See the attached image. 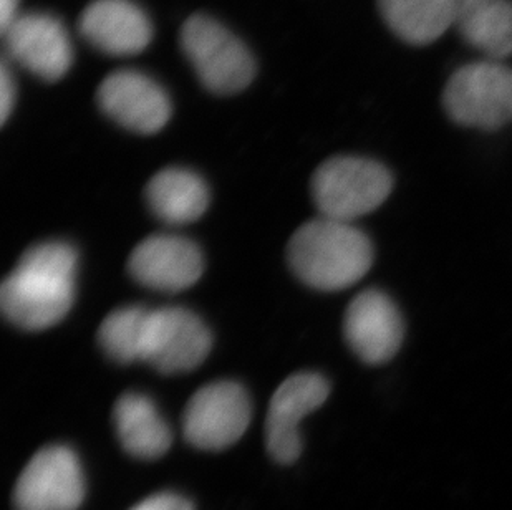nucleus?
<instances>
[{
	"instance_id": "nucleus-21",
	"label": "nucleus",
	"mask_w": 512,
	"mask_h": 510,
	"mask_svg": "<svg viewBox=\"0 0 512 510\" xmlns=\"http://www.w3.org/2000/svg\"><path fill=\"white\" fill-rule=\"evenodd\" d=\"M15 103V82L7 63L0 67V121L4 125Z\"/></svg>"
},
{
	"instance_id": "nucleus-5",
	"label": "nucleus",
	"mask_w": 512,
	"mask_h": 510,
	"mask_svg": "<svg viewBox=\"0 0 512 510\" xmlns=\"http://www.w3.org/2000/svg\"><path fill=\"white\" fill-rule=\"evenodd\" d=\"M181 47L204 87L218 95L242 92L256 75L246 45L206 15H193L184 22Z\"/></svg>"
},
{
	"instance_id": "nucleus-18",
	"label": "nucleus",
	"mask_w": 512,
	"mask_h": 510,
	"mask_svg": "<svg viewBox=\"0 0 512 510\" xmlns=\"http://www.w3.org/2000/svg\"><path fill=\"white\" fill-rule=\"evenodd\" d=\"M388 27L406 44L428 45L455 24L456 0H378Z\"/></svg>"
},
{
	"instance_id": "nucleus-16",
	"label": "nucleus",
	"mask_w": 512,
	"mask_h": 510,
	"mask_svg": "<svg viewBox=\"0 0 512 510\" xmlns=\"http://www.w3.org/2000/svg\"><path fill=\"white\" fill-rule=\"evenodd\" d=\"M453 27L488 60L512 55L511 0H456Z\"/></svg>"
},
{
	"instance_id": "nucleus-1",
	"label": "nucleus",
	"mask_w": 512,
	"mask_h": 510,
	"mask_svg": "<svg viewBox=\"0 0 512 510\" xmlns=\"http://www.w3.org/2000/svg\"><path fill=\"white\" fill-rule=\"evenodd\" d=\"M78 254L68 242L27 249L0 289V307L15 327L40 332L62 322L77 294Z\"/></svg>"
},
{
	"instance_id": "nucleus-20",
	"label": "nucleus",
	"mask_w": 512,
	"mask_h": 510,
	"mask_svg": "<svg viewBox=\"0 0 512 510\" xmlns=\"http://www.w3.org/2000/svg\"><path fill=\"white\" fill-rule=\"evenodd\" d=\"M130 510H194L193 502L174 492H160L146 497L145 501L131 507Z\"/></svg>"
},
{
	"instance_id": "nucleus-14",
	"label": "nucleus",
	"mask_w": 512,
	"mask_h": 510,
	"mask_svg": "<svg viewBox=\"0 0 512 510\" xmlns=\"http://www.w3.org/2000/svg\"><path fill=\"white\" fill-rule=\"evenodd\" d=\"M78 27L88 44L115 57L143 52L153 39L148 15L131 0H93Z\"/></svg>"
},
{
	"instance_id": "nucleus-4",
	"label": "nucleus",
	"mask_w": 512,
	"mask_h": 510,
	"mask_svg": "<svg viewBox=\"0 0 512 510\" xmlns=\"http://www.w3.org/2000/svg\"><path fill=\"white\" fill-rule=\"evenodd\" d=\"M451 120L461 126L494 131L512 123V67L481 60L459 68L443 93Z\"/></svg>"
},
{
	"instance_id": "nucleus-17",
	"label": "nucleus",
	"mask_w": 512,
	"mask_h": 510,
	"mask_svg": "<svg viewBox=\"0 0 512 510\" xmlns=\"http://www.w3.org/2000/svg\"><path fill=\"white\" fill-rule=\"evenodd\" d=\"M146 201L160 221L184 226L206 212L209 189L204 179L189 169L166 168L146 186Z\"/></svg>"
},
{
	"instance_id": "nucleus-11",
	"label": "nucleus",
	"mask_w": 512,
	"mask_h": 510,
	"mask_svg": "<svg viewBox=\"0 0 512 510\" xmlns=\"http://www.w3.org/2000/svg\"><path fill=\"white\" fill-rule=\"evenodd\" d=\"M131 277L158 292H183L204 272L203 254L193 241L174 234L146 237L128 259Z\"/></svg>"
},
{
	"instance_id": "nucleus-6",
	"label": "nucleus",
	"mask_w": 512,
	"mask_h": 510,
	"mask_svg": "<svg viewBox=\"0 0 512 510\" xmlns=\"http://www.w3.org/2000/svg\"><path fill=\"white\" fill-rule=\"evenodd\" d=\"M251 418L247 391L236 381H214L199 388L184 408V438L201 451H223L244 436Z\"/></svg>"
},
{
	"instance_id": "nucleus-12",
	"label": "nucleus",
	"mask_w": 512,
	"mask_h": 510,
	"mask_svg": "<svg viewBox=\"0 0 512 510\" xmlns=\"http://www.w3.org/2000/svg\"><path fill=\"white\" fill-rule=\"evenodd\" d=\"M2 35L10 58L42 80L57 82L70 70L72 42L67 29L54 15H19Z\"/></svg>"
},
{
	"instance_id": "nucleus-8",
	"label": "nucleus",
	"mask_w": 512,
	"mask_h": 510,
	"mask_svg": "<svg viewBox=\"0 0 512 510\" xmlns=\"http://www.w3.org/2000/svg\"><path fill=\"white\" fill-rule=\"evenodd\" d=\"M348 347L363 363L385 365L397 357L405 340V318L395 300L380 289L360 292L343 318Z\"/></svg>"
},
{
	"instance_id": "nucleus-7",
	"label": "nucleus",
	"mask_w": 512,
	"mask_h": 510,
	"mask_svg": "<svg viewBox=\"0 0 512 510\" xmlns=\"http://www.w3.org/2000/svg\"><path fill=\"white\" fill-rule=\"evenodd\" d=\"M85 499V476L77 454L67 446L40 449L15 484L17 510H77Z\"/></svg>"
},
{
	"instance_id": "nucleus-2",
	"label": "nucleus",
	"mask_w": 512,
	"mask_h": 510,
	"mask_svg": "<svg viewBox=\"0 0 512 510\" xmlns=\"http://www.w3.org/2000/svg\"><path fill=\"white\" fill-rule=\"evenodd\" d=\"M373 244L352 222L320 216L290 237L287 260L304 284L322 292H339L358 284L372 269Z\"/></svg>"
},
{
	"instance_id": "nucleus-13",
	"label": "nucleus",
	"mask_w": 512,
	"mask_h": 510,
	"mask_svg": "<svg viewBox=\"0 0 512 510\" xmlns=\"http://www.w3.org/2000/svg\"><path fill=\"white\" fill-rule=\"evenodd\" d=\"M98 105L118 125L141 135H153L171 118L170 98L161 85L133 70H120L103 80Z\"/></svg>"
},
{
	"instance_id": "nucleus-15",
	"label": "nucleus",
	"mask_w": 512,
	"mask_h": 510,
	"mask_svg": "<svg viewBox=\"0 0 512 510\" xmlns=\"http://www.w3.org/2000/svg\"><path fill=\"white\" fill-rule=\"evenodd\" d=\"M116 434L126 453L153 461L170 451L173 436L155 401L141 393H125L113 408Z\"/></svg>"
},
{
	"instance_id": "nucleus-3",
	"label": "nucleus",
	"mask_w": 512,
	"mask_h": 510,
	"mask_svg": "<svg viewBox=\"0 0 512 510\" xmlns=\"http://www.w3.org/2000/svg\"><path fill=\"white\" fill-rule=\"evenodd\" d=\"M392 191L388 168L360 156L327 159L312 178V198L320 216L352 224L377 211Z\"/></svg>"
},
{
	"instance_id": "nucleus-22",
	"label": "nucleus",
	"mask_w": 512,
	"mask_h": 510,
	"mask_svg": "<svg viewBox=\"0 0 512 510\" xmlns=\"http://www.w3.org/2000/svg\"><path fill=\"white\" fill-rule=\"evenodd\" d=\"M19 19V0H0V30L4 34Z\"/></svg>"
},
{
	"instance_id": "nucleus-10",
	"label": "nucleus",
	"mask_w": 512,
	"mask_h": 510,
	"mask_svg": "<svg viewBox=\"0 0 512 510\" xmlns=\"http://www.w3.org/2000/svg\"><path fill=\"white\" fill-rule=\"evenodd\" d=\"M329 381L312 371L290 375L272 396L266 421L267 451L279 464H292L302 453L299 424L307 414L324 405Z\"/></svg>"
},
{
	"instance_id": "nucleus-19",
	"label": "nucleus",
	"mask_w": 512,
	"mask_h": 510,
	"mask_svg": "<svg viewBox=\"0 0 512 510\" xmlns=\"http://www.w3.org/2000/svg\"><path fill=\"white\" fill-rule=\"evenodd\" d=\"M150 317V310L135 305L113 310L98 330L103 352L123 365L143 361Z\"/></svg>"
},
{
	"instance_id": "nucleus-9",
	"label": "nucleus",
	"mask_w": 512,
	"mask_h": 510,
	"mask_svg": "<svg viewBox=\"0 0 512 510\" xmlns=\"http://www.w3.org/2000/svg\"><path fill=\"white\" fill-rule=\"evenodd\" d=\"M213 347L206 323L186 308L151 312L143 361L156 371L173 375L198 368Z\"/></svg>"
}]
</instances>
